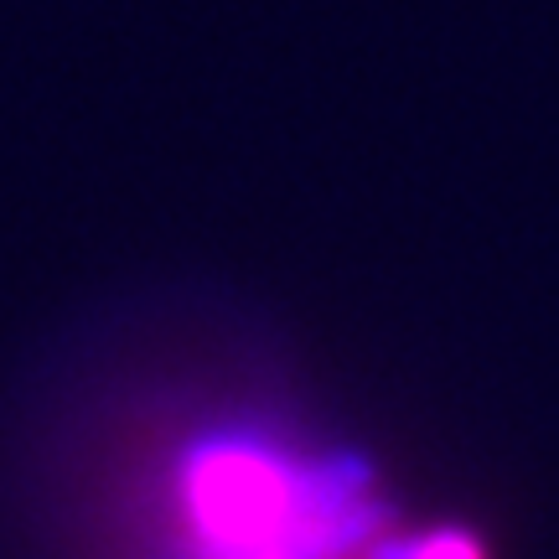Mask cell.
<instances>
[{"label": "cell", "instance_id": "cell-1", "mask_svg": "<svg viewBox=\"0 0 559 559\" xmlns=\"http://www.w3.org/2000/svg\"><path fill=\"white\" fill-rule=\"evenodd\" d=\"M181 528L192 559H347L362 513L332 472L218 436L181 466Z\"/></svg>", "mask_w": 559, "mask_h": 559}, {"label": "cell", "instance_id": "cell-2", "mask_svg": "<svg viewBox=\"0 0 559 559\" xmlns=\"http://www.w3.org/2000/svg\"><path fill=\"white\" fill-rule=\"evenodd\" d=\"M394 559H487V555L477 549V539H466L456 528H440V534H425L409 549H400Z\"/></svg>", "mask_w": 559, "mask_h": 559}]
</instances>
